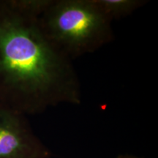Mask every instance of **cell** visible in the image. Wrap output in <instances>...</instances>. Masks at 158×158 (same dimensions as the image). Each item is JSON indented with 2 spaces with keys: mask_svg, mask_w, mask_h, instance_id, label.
Returning <instances> with one entry per match:
<instances>
[{
  "mask_svg": "<svg viewBox=\"0 0 158 158\" xmlns=\"http://www.w3.org/2000/svg\"><path fill=\"white\" fill-rule=\"evenodd\" d=\"M39 22L48 38L72 60L95 52L115 37L113 21L94 0H54Z\"/></svg>",
  "mask_w": 158,
  "mask_h": 158,
  "instance_id": "7a4b0ae2",
  "label": "cell"
},
{
  "mask_svg": "<svg viewBox=\"0 0 158 158\" xmlns=\"http://www.w3.org/2000/svg\"><path fill=\"white\" fill-rule=\"evenodd\" d=\"M118 158H138L136 157H134V156H130V155H122L118 157Z\"/></svg>",
  "mask_w": 158,
  "mask_h": 158,
  "instance_id": "8992f818",
  "label": "cell"
},
{
  "mask_svg": "<svg viewBox=\"0 0 158 158\" xmlns=\"http://www.w3.org/2000/svg\"><path fill=\"white\" fill-rule=\"evenodd\" d=\"M23 11L33 16L40 18L48 10L54 0H13Z\"/></svg>",
  "mask_w": 158,
  "mask_h": 158,
  "instance_id": "5b68a950",
  "label": "cell"
},
{
  "mask_svg": "<svg viewBox=\"0 0 158 158\" xmlns=\"http://www.w3.org/2000/svg\"><path fill=\"white\" fill-rule=\"evenodd\" d=\"M82 102L73 60L13 0H0V104L23 115Z\"/></svg>",
  "mask_w": 158,
  "mask_h": 158,
  "instance_id": "6da1fadb",
  "label": "cell"
},
{
  "mask_svg": "<svg viewBox=\"0 0 158 158\" xmlns=\"http://www.w3.org/2000/svg\"><path fill=\"white\" fill-rule=\"evenodd\" d=\"M97 5L114 21L132 15L148 2L145 0H94Z\"/></svg>",
  "mask_w": 158,
  "mask_h": 158,
  "instance_id": "277c9868",
  "label": "cell"
},
{
  "mask_svg": "<svg viewBox=\"0 0 158 158\" xmlns=\"http://www.w3.org/2000/svg\"><path fill=\"white\" fill-rule=\"evenodd\" d=\"M51 153L25 115L0 104V158H49Z\"/></svg>",
  "mask_w": 158,
  "mask_h": 158,
  "instance_id": "3957f363",
  "label": "cell"
}]
</instances>
